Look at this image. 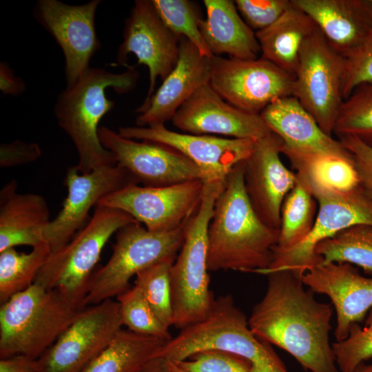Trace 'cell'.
I'll return each instance as SVG.
<instances>
[{
    "label": "cell",
    "mask_w": 372,
    "mask_h": 372,
    "mask_svg": "<svg viewBox=\"0 0 372 372\" xmlns=\"http://www.w3.org/2000/svg\"><path fill=\"white\" fill-rule=\"evenodd\" d=\"M266 276L265 293L248 319L253 333L286 351L311 372H340L329 341L330 304L318 301L292 271Z\"/></svg>",
    "instance_id": "6da1fadb"
},
{
    "label": "cell",
    "mask_w": 372,
    "mask_h": 372,
    "mask_svg": "<svg viewBox=\"0 0 372 372\" xmlns=\"http://www.w3.org/2000/svg\"><path fill=\"white\" fill-rule=\"evenodd\" d=\"M244 161L226 178L208 227L209 271L233 270L260 273L273 258L280 229L267 225L247 194Z\"/></svg>",
    "instance_id": "7a4b0ae2"
},
{
    "label": "cell",
    "mask_w": 372,
    "mask_h": 372,
    "mask_svg": "<svg viewBox=\"0 0 372 372\" xmlns=\"http://www.w3.org/2000/svg\"><path fill=\"white\" fill-rule=\"evenodd\" d=\"M127 68L121 73L90 68L57 96L54 115L59 127L74 145L79 157L75 166L82 174L117 164L114 155L100 142L99 124L114 107V102L106 96V90L111 87L123 94L135 87L138 72L133 67Z\"/></svg>",
    "instance_id": "3957f363"
},
{
    "label": "cell",
    "mask_w": 372,
    "mask_h": 372,
    "mask_svg": "<svg viewBox=\"0 0 372 372\" xmlns=\"http://www.w3.org/2000/svg\"><path fill=\"white\" fill-rule=\"evenodd\" d=\"M207 350L242 358L250 364L251 372H289L271 345L253 333L248 319L231 295L215 298L204 318L181 329L156 357L180 362Z\"/></svg>",
    "instance_id": "277c9868"
},
{
    "label": "cell",
    "mask_w": 372,
    "mask_h": 372,
    "mask_svg": "<svg viewBox=\"0 0 372 372\" xmlns=\"http://www.w3.org/2000/svg\"><path fill=\"white\" fill-rule=\"evenodd\" d=\"M225 181L204 182L200 203L183 225V244L170 273L173 325L180 329L204 318L215 300L209 289L207 234Z\"/></svg>",
    "instance_id": "5b68a950"
},
{
    "label": "cell",
    "mask_w": 372,
    "mask_h": 372,
    "mask_svg": "<svg viewBox=\"0 0 372 372\" xmlns=\"http://www.w3.org/2000/svg\"><path fill=\"white\" fill-rule=\"evenodd\" d=\"M56 290L34 282L0 307V358L41 357L79 311Z\"/></svg>",
    "instance_id": "8992f818"
},
{
    "label": "cell",
    "mask_w": 372,
    "mask_h": 372,
    "mask_svg": "<svg viewBox=\"0 0 372 372\" xmlns=\"http://www.w3.org/2000/svg\"><path fill=\"white\" fill-rule=\"evenodd\" d=\"M134 222L137 221L120 209L97 205L89 222L51 253L34 282L57 291L81 310L105 245L118 229Z\"/></svg>",
    "instance_id": "52a82bcc"
},
{
    "label": "cell",
    "mask_w": 372,
    "mask_h": 372,
    "mask_svg": "<svg viewBox=\"0 0 372 372\" xmlns=\"http://www.w3.org/2000/svg\"><path fill=\"white\" fill-rule=\"evenodd\" d=\"M183 225L153 231L134 222L118 229L110 258L92 276L83 308L116 298L130 288L132 277L161 261L175 260L184 241Z\"/></svg>",
    "instance_id": "ba28073f"
},
{
    "label": "cell",
    "mask_w": 372,
    "mask_h": 372,
    "mask_svg": "<svg viewBox=\"0 0 372 372\" xmlns=\"http://www.w3.org/2000/svg\"><path fill=\"white\" fill-rule=\"evenodd\" d=\"M307 180L318 203L311 231L292 247L273 251L271 263L260 274L289 270L302 276L304 272L322 263V258L316 253L320 242L352 226H372V199L360 186L349 192H339Z\"/></svg>",
    "instance_id": "9c48e42d"
},
{
    "label": "cell",
    "mask_w": 372,
    "mask_h": 372,
    "mask_svg": "<svg viewBox=\"0 0 372 372\" xmlns=\"http://www.w3.org/2000/svg\"><path fill=\"white\" fill-rule=\"evenodd\" d=\"M344 57L317 28L304 41L294 75L293 96L328 135L333 134L344 101Z\"/></svg>",
    "instance_id": "30bf717a"
},
{
    "label": "cell",
    "mask_w": 372,
    "mask_h": 372,
    "mask_svg": "<svg viewBox=\"0 0 372 372\" xmlns=\"http://www.w3.org/2000/svg\"><path fill=\"white\" fill-rule=\"evenodd\" d=\"M123 326L120 304L108 299L80 310L68 327L37 360V372H82Z\"/></svg>",
    "instance_id": "8fae6325"
},
{
    "label": "cell",
    "mask_w": 372,
    "mask_h": 372,
    "mask_svg": "<svg viewBox=\"0 0 372 372\" xmlns=\"http://www.w3.org/2000/svg\"><path fill=\"white\" fill-rule=\"evenodd\" d=\"M210 86L227 103L260 114L280 98L293 96L294 76L262 58L211 57Z\"/></svg>",
    "instance_id": "7c38bea8"
},
{
    "label": "cell",
    "mask_w": 372,
    "mask_h": 372,
    "mask_svg": "<svg viewBox=\"0 0 372 372\" xmlns=\"http://www.w3.org/2000/svg\"><path fill=\"white\" fill-rule=\"evenodd\" d=\"M203 187L201 180L163 187L130 185L98 205L120 209L150 231H169L183 226L195 212Z\"/></svg>",
    "instance_id": "4fadbf2b"
},
{
    "label": "cell",
    "mask_w": 372,
    "mask_h": 372,
    "mask_svg": "<svg viewBox=\"0 0 372 372\" xmlns=\"http://www.w3.org/2000/svg\"><path fill=\"white\" fill-rule=\"evenodd\" d=\"M101 0L78 6L58 0H39L35 19L54 39L65 58L67 86L76 83L90 69V61L101 48L95 27Z\"/></svg>",
    "instance_id": "5bb4252c"
},
{
    "label": "cell",
    "mask_w": 372,
    "mask_h": 372,
    "mask_svg": "<svg viewBox=\"0 0 372 372\" xmlns=\"http://www.w3.org/2000/svg\"><path fill=\"white\" fill-rule=\"evenodd\" d=\"M103 147L114 156L136 183L145 187H163L201 180L198 167L171 147L149 141L122 136L107 127L99 128Z\"/></svg>",
    "instance_id": "9a60e30c"
},
{
    "label": "cell",
    "mask_w": 372,
    "mask_h": 372,
    "mask_svg": "<svg viewBox=\"0 0 372 372\" xmlns=\"http://www.w3.org/2000/svg\"><path fill=\"white\" fill-rule=\"evenodd\" d=\"M68 195L56 216L44 233L52 252L63 247L84 225L90 211L105 196L130 185H138L130 174L116 164L96 168L87 174L76 166L68 169L64 179Z\"/></svg>",
    "instance_id": "2e32d148"
},
{
    "label": "cell",
    "mask_w": 372,
    "mask_h": 372,
    "mask_svg": "<svg viewBox=\"0 0 372 372\" xmlns=\"http://www.w3.org/2000/svg\"><path fill=\"white\" fill-rule=\"evenodd\" d=\"M118 133L127 138L153 141L175 149L198 167L203 182L225 180L237 163L249 156L256 142L178 133L167 129L165 125L121 127Z\"/></svg>",
    "instance_id": "e0dca14e"
},
{
    "label": "cell",
    "mask_w": 372,
    "mask_h": 372,
    "mask_svg": "<svg viewBox=\"0 0 372 372\" xmlns=\"http://www.w3.org/2000/svg\"><path fill=\"white\" fill-rule=\"evenodd\" d=\"M123 39L117 52L118 64L125 65L128 55L134 54L138 64L149 70V89L142 104L145 105L154 94L157 78L163 81L175 67L180 39L165 25L149 0L135 1L125 21Z\"/></svg>",
    "instance_id": "ac0fdd59"
},
{
    "label": "cell",
    "mask_w": 372,
    "mask_h": 372,
    "mask_svg": "<svg viewBox=\"0 0 372 372\" xmlns=\"http://www.w3.org/2000/svg\"><path fill=\"white\" fill-rule=\"evenodd\" d=\"M283 141L273 132L256 141L244 161L245 187L259 218L269 227L280 229L282 202L294 187L297 174L280 158Z\"/></svg>",
    "instance_id": "d6986e66"
},
{
    "label": "cell",
    "mask_w": 372,
    "mask_h": 372,
    "mask_svg": "<svg viewBox=\"0 0 372 372\" xmlns=\"http://www.w3.org/2000/svg\"><path fill=\"white\" fill-rule=\"evenodd\" d=\"M172 121L178 129L192 134L258 141L272 132L260 114L229 104L209 83L199 87L178 108Z\"/></svg>",
    "instance_id": "ffe728a7"
},
{
    "label": "cell",
    "mask_w": 372,
    "mask_h": 372,
    "mask_svg": "<svg viewBox=\"0 0 372 372\" xmlns=\"http://www.w3.org/2000/svg\"><path fill=\"white\" fill-rule=\"evenodd\" d=\"M301 280L313 293L327 296L336 312L335 342L346 339L351 327L364 319L372 308V278L347 262L318 265Z\"/></svg>",
    "instance_id": "44dd1931"
},
{
    "label": "cell",
    "mask_w": 372,
    "mask_h": 372,
    "mask_svg": "<svg viewBox=\"0 0 372 372\" xmlns=\"http://www.w3.org/2000/svg\"><path fill=\"white\" fill-rule=\"evenodd\" d=\"M260 114L283 141L282 154L286 156L322 155L353 159L342 143L327 134L293 96L276 99Z\"/></svg>",
    "instance_id": "7402d4cb"
},
{
    "label": "cell",
    "mask_w": 372,
    "mask_h": 372,
    "mask_svg": "<svg viewBox=\"0 0 372 372\" xmlns=\"http://www.w3.org/2000/svg\"><path fill=\"white\" fill-rule=\"evenodd\" d=\"M211 57L203 55L189 40L180 38L175 67L147 103L136 110L138 113L137 126L165 125L172 120L178 108L199 87L209 83Z\"/></svg>",
    "instance_id": "603a6c76"
},
{
    "label": "cell",
    "mask_w": 372,
    "mask_h": 372,
    "mask_svg": "<svg viewBox=\"0 0 372 372\" xmlns=\"http://www.w3.org/2000/svg\"><path fill=\"white\" fill-rule=\"evenodd\" d=\"M313 21L330 45L344 57L372 27V0H291Z\"/></svg>",
    "instance_id": "cb8c5ba5"
},
{
    "label": "cell",
    "mask_w": 372,
    "mask_h": 372,
    "mask_svg": "<svg viewBox=\"0 0 372 372\" xmlns=\"http://www.w3.org/2000/svg\"><path fill=\"white\" fill-rule=\"evenodd\" d=\"M12 180L0 192V252L19 245L32 248L44 242L51 221L45 198L37 194H19Z\"/></svg>",
    "instance_id": "d4e9b609"
},
{
    "label": "cell",
    "mask_w": 372,
    "mask_h": 372,
    "mask_svg": "<svg viewBox=\"0 0 372 372\" xmlns=\"http://www.w3.org/2000/svg\"><path fill=\"white\" fill-rule=\"evenodd\" d=\"M207 17L199 28L213 56L227 54L237 59H256L260 48L256 32L240 16L234 1L204 0Z\"/></svg>",
    "instance_id": "484cf974"
},
{
    "label": "cell",
    "mask_w": 372,
    "mask_h": 372,
    "mask_svg": "<svg viewBox=\"0 0 372 372\" xmlns=\"http://www.w3.org/2000/svg\"><path fill=\"white\" fill-rule=\"evenodd\" d=\"M316 28L311 17L291 2L273 24L256 32L261 57L294 76L301 48Z\"/></svg>",
    "instance_id": "4316f807"
},
{
    "label": "cell",
    "mask_w": 372,
    "mask_h": 372,
    "mask_svg": "<svg viewBox=\"0 0 372 372\" xmlns=\"http://www.w3.org/2000/svg\"><path fill=\"white\" fill-rule=\"evenodd\" d=\"M167 341L121 329L82 372H136L156 358Z\"/></svg>",
    "instance_id": "83f0119b"
},
{
    "label": "cell",
    "mask_w": 372,
    "mask_h": 372,
    "mask_svg": "<svg viewBox=\"0 0 372 372\" xmlns=\"http://www.w3.org/2000/svg\"><path fill=\"white\" fill-rule=\"evenodd\" d=\"M296 174V183L282 204L279 239L273 251L288 249L301 242L316 220V203L310 185L302 174Z\"/></svg>",
    "instance_id": "f1b7e54d"
},
{
    "label": "cell",
    "mask_w": 372,
    "mask_h": 372,
    "mask_svg": "<svg viewBox=\"0 0 372 372\" xmlns=\"http://www.w3.org/2000/svg\"><path fill=\"white\" fill-rule=\"evenodd\" d=\"M52 250L44 242L29 253L9 248L0 252V302L29 288L35 282Z\"/></svg>",
    "instance_id": "f546056e"
},
{
    "label": "cell",
    "mask_w": 372,
    "mask_h": 372,
    "mask_svg": "<svg viewBox=\"0 0 372 372\" xmlns=\"http://www.w3.org/2000/svg\"><path fill=\"white\" fill-rule=\"evenodd\" d=\"M316 253L322 263L347 262L372 273V226L358 225L320 242Z\"/></svg>",
    "instance_id": "4dcf8cb0"
},
{
    "label": "cell",
    "mask_w": 372,
    "mask_h": 372,
    "mask_svg": "<svg viewBox=\"0 0 372 372\" xmlns=\"http://www.w3.org/2000/svg\"><path fill=\"white\" fill-rule=\"evenodd\" d=\"M289 160L297 173L309 181L339 192H349L360 187L353 159L313 155L293 156Z\"/></svg>",
    "instance_id": "1f68e13d"
},
{
    "label": "cell",
    "mask_w": 372,
    "mask_h": 372,
    "mask_svg": "<svg viewBox=\"0 0 372 372\" xmlns=\"http://www.w3.org/2000/svg\"><path fill=\"white\" fill-rule=\"evenodd\" d=\"M333 134L355 137L372 147V83L358 86L344 100Z\"/></svg>",
    "instance_id": "d6a6232c"
},
{
    "label": "cell",
    "mask_w": 372,
    "mask_h": 372,
    "mask_svg": "<svg viewBox=\"0 0 372 372\" xmlns=\"http://www.w3.org/2000/svg\"><path fill=\"white\" fill-rule=\"evenodd\" d=\"M158 15L177 37L185 38L193 43L200 52L211 57L200 30L203 19L195 3L188 0H152Z\"/></svg>",
    "instance_id": "836d02e7"
},
{
    "label": "cell",
    "mask_w": 372,
    "mask_h": 372,
    "mask_svg": "<svg viewBox=\"0 0 372 372\" xmlns=\"http://www.w3.org/2000/svg\"><path fill=\"white\" fill-rule=\"evenodd\" d=\"M174 260L167 259L143 270L134 281L157 318L169 329L173 325L170 273Z\"/></svg>",
    "instance_id": "e575fe53"
},
{
    "label": "cell",
    "mask_w": 372,
    "mask_h": 372,
    "mask_svg": "<svg viewBox=\"0 0 372 372\" xmlns=\"http://www.w3.org/2000/svg\"><path fill=\"white\" fill-rule=\"evenodd\" d=\"M123 325L140 335L169 340V329L157 318L140 289L135 285L116 297Z\"/></svg>",
    "instance_id": "d590c367"
},
{
    "label": "cell",
    "mask_w": 372,
    "mask_h": 372,
    "mask_svg": "<svg viewBox=\"0 0 372 372\" xmlns=\"http://www.w3.org/2000/svg\"><path fill=\"white\" fill-rule=\"evenodd\" d=\"M364 327L354 324L346 339L332 344L340 372H349L372 359V308L366 316Z\"/></svg>",
    "instance_id": "8d00e7d4"
},
{
    "label": "cell",
    "mask_w": 372,
    "mask_h": 372,
    "mask_svg": "<svg viewBox=\"0 0 372 372\" xmlns=\"http://www.w3.org/2000/svg\"><path fill=\"white\" fill-rule=\"evenodd\" d=\"M368 83H372V27L358 47L344 57V99L358 86Z\"/></svg>",
    "instance_id": "74e56055"
},
{
    "label": "cell",
    "mask_w": 372,
    "mask_h": 372,
    "mask_svg": "<svg viewBox=\"0 0 372 372\" xmlns=\"http://www.w3.org/2000/svg\"><path fill=\"white\" fill-rule=\"evenodd\" d=\"M245 23L255 32L273 24L291 6V0H236Z\"/></svg>",
    "instance_id": "f35d334b"
},
{
    "label": "cell",
    "mask_w": 372,
    "mask_h": 372,
    "mask_svg": "<svg viewBox=\"0 0 372 372\" xmlns=\"http://www.w3.org/2000/svg\"><path fill=\"white\" fill-rule=\"evenodd\" d=\"M177 363L189 372H251L244 359L216 350L203 351Z\"/></svg>",
    "instance_id": "ab89813d"
},
{
    "label": "cell",
    "mask_w": 372,
    "mask_h": 372,
    "mask_svg": "<svg viewBox=\"0 0 372 372\" xmlns=\"http://www.w3.org/2000/svg\"><path fill=\"white\" fill-rule=\"evenodd\" d=\"M338 140L352 156L360 186L372 199V147L353 136H342Z\"/></svg>",
    "instance_id": "60d3db41"
},
{
    "label": "cell",
    "mask_w": 372,
    "mask_h": 372,
    "mask_svg": "<svg viewBox=\"0 0 372 372\" xmlns=\"http://www.w3.org/2000/svg\"><path fill=\"white\" fill-rule=\"evenodd\" d=\"M41 155L39 145L14 141L0 146V166L12 167L28 164L37 160Z\"/></svg>",
    "instance_id": "b9f144b4"
},
{
    "label": "cell",
    "mask_w": 372,
    "mask_h": 372,
    "mask_svg": "<svg viewBox=\"0 0 372 372\" xmlns=\"http://www.w3.org/2000/svg\"><path fill=\"white\" fill-rule=\"evenodd\" d=\"M0 89L4 94L18 96L25 90L23 81L15 76L7 63L0 64Z\"/></svg>",
    "instance_id": "7bdbcfd3"
},
{
    "label": "cell",
    "mask_w": 372,
    "mask_h": 372,
    "mask_svg": "<svg viewBox=\"0 0 372 372\" xmlns=\"http://www.w3.org/2000/svg\"><path fill=\"white\" fill-rule=\"evenodd\" d=\"M0 372H37L36 360L24 355L1 358Z\"/></svg>",
    "instance_id": "ee69618b"
},
{
    "label": "cell",
    "mask_w": 372,
    "mask_h": 372,
    "mask_svg": "<svg viewBox=\"0 0 372 372\" xmlns=\"http://www.w3.org/2000/svg\"><path fill=\"white\" fill-rule=\"evenodd\" d=\"M136 372H172L167 360L156 357L148 361Z\"/></svg>",
    "instance_id": "f6af8a7d"
},
{
    "label": "cell",
    "mask_w": 372,
    "mask_h": 372,
    "mask_svg": "<svg viewBox=\"0 0 372 372\" xmlns=\"http://www.w3.org/2000/svg\"><path fill=\"white\" fill-rule=\"evenodd\" d=\"M168 366L172 372H189L181 366H180L177 362L167 360Z\"/></svg>",
    "instance_id": "bcb514c9"
},
{
    "label": "cell",
    "mask_w": 372,
    "mask_h": 372,
    "mask_svg": "<svg viewBox=\"0 0 372 372\" xmlns=\"http://www.w3.org/2000/svg\"><path fill=\"white\" fill-rule=\"evenodd\" d=\"M349 372H372V362L370 364H362Z\"/></svg>",
    "instance_id": "7dc6e473"
}]
</instances>
